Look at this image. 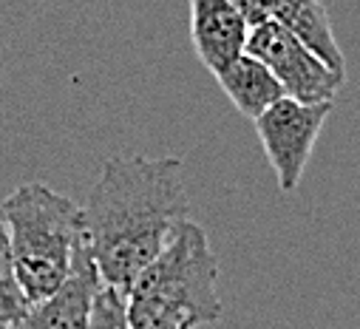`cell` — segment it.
I'll return each instance as SVG.
<instances>
[{
    "label": "cell",
    "instance_id": "1",
    "mask_svg": "<svg viewBox=\"0 0 360 329\" xmlns=\"http://www.w3.org/2000/svg\"><path fill=\"white\" fill-rule=\"evenodd\" d=\"M185 219V162L179 156L108 159L82 205L85 247L103 284L128 295Z\"/></svg>",
    "mask_w": 360,
    "mask_h": 329
},
{
    "label": "cell",
    "instance_id": "2",
    "mask_svg": "<svg viewBox=\"0 0 360 329\" xmlns=\"http://www.w3.org/2000/svg\"><path fill=\"white\" fill-rule=\"evenodd\" d=\"M219 259L207 233L185 219L136 276L125 301L131 329H196L221 318Z\"/></svg>",
    "mask_w": 360,
    "mask_h": 329
},
{
    "label": "cell",
    "instance_id": "3",
    "mask_svg": "<svg viewBox=\"0 0 360 329\" xmlns=\"http://www.w3.org/2000/svg\"><path fill=\"white\" fill-rule=\"evenodd\" d=\"M18 284L29 304L54 295L71 276L85 241L82 207L49 185L29 182L4 199Z\"/></svg>",
    "mask_w": 360,
    "mask_h": 329
},
{
    "label": "cell",
    "instance_id": "4",
    "mask_svg": "<svg viewBox=\"0 0 360 329\" xmlns=\"http://www.w3.org/2000/svg\"><path fill=\"white\" fill-rule=\"evenodd\" d=\"M329 114L332 103H298L292 97H284L276 105H269L258 120H252L261 148L284 193L301 185L307 162Z\"/></svg>",
    "mask_w": 360,
    "mask_h": 329
},
{
    "label": "cell",
    "instance_id": "5",
    "mask_svg": "<svg viewBox=\"0 0 360 329\" xmlns=\"http://www.w3.org/2000/svg\"><path fill=\"white\" fill-rule=\"evenodd\" d=\"M247 54L273 71L287 97L298 103H332L346 82V74L332 71L318 54H312L276 20H264L250 29Z\"/></svg>",
    "mask_w": 360,
    "mask_h": 329
},
{
    "label": "cell",
    "instance_id": "6",
    "mask_svg": "<svg viewBox=\"0 0 360 329\" xmlns=\"http://www.w3.org/2000/svg\"><path fill=\"white\" fill-rule=\"evenodd\" d=\"M100 290H103L100 270L82 241L74 256L68 281L54 295L29 304L26 312L15 323H9V329H85Z\"/></svg>",
    "mask_w": 360,
    "mask_h": 329
},
{
    "label": "cell",
    "instance_id": "7",
    "mask_svg": "<svg viewBox=\"0 0 360 329\" xmlns=\"http://www.w3.org/2000/svg\"><path fill=\"white\" fill-rule=\"evenodd\" d=\"M191 40L202 65L213 74L247 51L250 26L230 0H188Z\"/></svg>",
    "mask_w": 360,
    "mask_h": 329
},
{
    "label": "cell",
    "instance_id": "8",
    "mask_svg": "<svg viewBox=\"0 0 360 329\" xmlns=\"http://www.w3.org/2000/svg\"><path fill=\"white\" fill-rule=\"evenodd\" d=\"M266 6H269V20L281 23L290 34H295L332 71L346 74L343 51L335 40L329 15L321 0H266Z\"/></svg>",
    "mask_w": 360,
    "mask_h": 329
},
{
    "label": "cell",
    "instance_id": "9",
    "mask_svg": "<svg viewBox=\"0 0 360 329\" xmlns=\"http://www.w3.org/2000/svg\"><path fill=\"white\" fill-rule=\"evenodd\" d=\"M216 79L221 91L230 97V103L238 108V114H244L247 120H258L269 105L287 97L276 74L247 51L236 57L227 68H221Z\"/></svg>",
    "mask_w": 360,
    "mask_h": 329
},
{
    "label": "cell",
    "instance_id": "10",
    "mask_svg": "<svg viewBox=\"0 0 360 329\" xmlns=\"http://www.w3.org/2000/svg\"><path fill=\"white\" fill-rule=\"evenodd\" d=\"M29 301L18 284V270H15V253H12V236H9V221L0 207V321L6 326L15 323L26 312Z\"/></svg>",
    "mask_w": 360,
    "mask_h": 329
},
{
    "label": "cell",
    "instance_id": "11",
    "mask_svg": "<svg viewBox=\"0 0 360 329\" xmlns=\"http://www.w3.org/2000/svg\"><path fill=\"white\" fill-rule=\"evenodd\" d=\"M85 329H131L128 323V301L120 290L103 284V290L94 298L91 318Z\"/></svg>",
    "mask_w": 360,
    "mask_h": 329
},
{
    "label": "cell",
    "instance_id": "12",
    "mask_svg": "<svg viewBox=\"0 0 360 329\" xmlns=\"http://www.w3.org/2000/svg\"><path fill=\"white\" fill-rule=\"evenodd\" d=\"M230 4L238 9V15L247 20V26H258L264 20H269V6L266 0H230Z\"/></svg>",
    "mask_w": 360,
    "mask_h": 329
},
{
    "label": "cell",
    "instance_id": "13",
    "mask_svg": "<svg viewBox=\"0 0 360 329\" xmlns=\"http://www.w3.org/2000/svg\"><path fill=\"white\" fill-rule=\"evenodd\" d=\"M0 329H9V326H6V323H4V321H0Z\"/></svg>",
    "mask_w": 360,
    "mask_h": 329
}]
</instances>
